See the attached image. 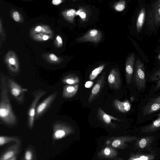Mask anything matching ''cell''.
I'll return each mask as SVG.
<instances>
[{
  "instance_id": "obj_41",
  "label": "cell",
  "mask_w": 160,
  "mask_h": 160,
  "mask_svg": "<svg viewBox=\"0 0 160 160\" xmlns=\"http://www.w3.org/2000/svg\"><path fill=\"white\" fill-rule=\"evenodd\" d=\"M158 59H159V60L160 61V51L159 52V53L158 57Z\"/></svg>"
},
{
  "instance_id": "obj_24",
  "label": "cell",
  "mask_w": 160,
  "mask_h": 160,
  "mask_svg": "<svg viewBox=\"0 0 160 160\" xmlns=\"http://www.w3.org/2000/svg\"><path fill=\"white\" fill-rule=\"evenodd\" d=\"M154 156L150 154H138L132 156L128 160H153Z\"/></svg>"
},
{
  "instance_id": "obj_36",
  "label": "cell",
  "mask_w": 160,
  "mask_h": 160,
  "mask_svg": "<svg viewBox=\"0 0 160 160\" xmlns=\"http://www.w3.org/2000/svg\"><path fill=\"white\" fill-rule=\"evenodd\" d=\"M9 63L12 65H14L16 63L15 60L12 58H11L9 59Z\"/></svg>"
},
{
  "instance_id": "obj_31",
  "label": "cell",
  "mask_w": 160,
  "mask_h": 160,
  "mask_svg": "<svg viewBox=\"0 0 160 160\" xmlns=\"http://www.w3.org/2000/svg\"><path fill=\"white\" fill-rule=\"evenodd\" d=\"M13 16L14 20L18 22L20 20V15L19 13L18 12H14L13 13Z\"/></svg>"
},
{
  "instance_id": "obj_20",
  "label": "cell",
  "mask_w": 160,
  "mask_h": 160,
  "mask_svg": "<svg viewBox=\"0 0 160 160\" xmlns=\"http://www.w3.org/2000/svg\"><path fill=\"white\" fill-rule=\"evenodd\" d=\"M146 10L144 8L141 9L139 13L137 22L136 29L138 32H140L146 18Z\"/></svg>"
},
{
  "instance_id": "obj_28",
  "label": "cell",
  "mask_w": 160,
  "mask_h": 160,
  "mask_svg": "<svg viewBox=\"0 0 160 160\" xmlns=\"http://www.w3.org/2000/svg\"><path fill=\"white\" fill-rule=\"evenodd\" d=\"M66 15L73 20L74 17L76 15V11L74 9H69L67 11Z\"/></svg>"
},
{
  "instance_id": "obj_21",
  "label": "cell",
  "mask_w": 160,
  "mask_h": 160,
  "mask_svg": "<svg viewBox=\"0 0 160 160\" xmlns=\"http://www.w3.org/2000/svg\"><path fill=\"white\" fill-rule=\"evenodd\" d=\"M62 82L68 85L76 84L80 82V79L78 76L74 74L68 75L62 78Z\"/></svg>"
},
{
  "instance_id": "obj_27",
  "label": "cell",
  "mask_w": 160,
  "mask_h": 160,
  "mask_svg": "<svg viewBox=\"0 0 160 160\" xmlns=\"http://www.w3.org/2000/svg\"><path fill=\"white\" fill-rule=\"evenodd\" d=\"M150 78L152 82L157 81L160 80V68L153 73Z\"/></svg>"
},
{
  "instance_id": "obj_32",
  "label": "cell",
  "mask_w": 160,
  "mask_h": 160,
  "mask_svg": "<svg viewBox=\"0 0 160 160\" xmlns=\"http://www.w3.org/2000/svg\"><path fill=\"white\" fill-rule=\"evenodd\" d=\"M93 82L91 81H88L86 82L85 84V86L87 88H90L92 87Z\"/></svg>"
},
{
  "instance_id": "obj_35",
  "label": "cell",
  "mask_w": 160,
  "mask_h": 160,
  "mask_svg": "<svg viewBox=\"0 0 160 160\" xmlns=\"http://www.w3.org/2000/svg\"><path fill=\"white\" fill-rule=\"evenodd\" d=\"M62 2V1L61 0H53L52 1V3L55 5H57Z\"/></svg>"
},
{
  "instance_id": "obj_2",
  "label": "cell",
  "mask_w": 160,
  "mask_h": 160,
  "mask_svg": "<svg viewBox=\"0 0 160 160\" xmlns=\"http://www.w3.org/2000/svg\"><path fill=\"white\" fill-rule=\"evenodd\" d=\"M146 23L149 28L152 30L160 25V0L155 2L149 9Z\"/></svg>"
},
{
  "instance_id": "obj_9",
  "label": "cell",
  "mask_w": 160,
  "mask_h": 160,
  "mask_svg": "<svg viewBox=\"0 0 160 160\" xmlns=\"http://www.w3.org/2000/svg\"><path fill=\"white\" fill-rule=\"evenodd\" d=\"M102 37V33L100 31L92 29L88 31L82 37L78 38L77 40L79 42H90L98 43L101 41Z\"/></svg>"
},
{
  "instance_id": "obj_29",
  "label": "cell",
  "mask_w": 160,
  "mask_h": 160,
  "mask_svg": "<svg viewBox=\"0 0 160 160\" xmlns=\"http://www.w3.org/2000/svg\"><path fill=\"white\" fill-rule=\"evenodd\" d=\"M33 158L32 153L30 150L26 151L24 155L25 160H32Z\"/></svg>"
},
{
  "instance_id": "obj_14",
  "label": "cell",
  "mask_w": 160,
  "mask_h": 160,
  "mask_svg": "<svg viewBox=\"0 0 160 160\" xmlns=\"http://www.w3.org/2000/svg\"><path fill=\"white\" fill-rule=\"evenodd\" d=\"M160 109V95L150 99L144 107L143 115H148Z\"/></svg>"
},
{
  "instance_id": "obj_15",
  "label": "cell",
  "mask_w": 160,
  "mask_h": 160,
  "mask_svg": "<svg viewBox=\"0 0 160 160\" xmlns=\"http://www.w3.org/2000/svg\"><path fill=\"white\" fill-rule=\"evenodd\" d=\"M160 130V113L158 115L157 118L149 124L143 127L141 132L144 133H152Z\"/></svg>"
},
{
  "instance_id": "obj_37",
  "label": "cell",
  "mask_w": 160,
  "mask_h": 160,
  "mask_svg": "<svg viewBox=\"0 0 160 160\" xmlns=\"http://www.w3.org/2000/svg\"><path fill=\"white\" fill-rule=\"evenodd\" d=\"M57 41H58V42L59 43H62V39L60 36H58L57 38Z\"/></svg>"
},
{
  "instance_id": "obj_13",
  "label": "cell",
  "mask_w": 160,
  "mask_h": 160,
  "mask_svg": "<svg viewBox=\"0 0 160 160\" xmlns=\"http://www.w3.org/2000/svg\"><path fill=\"white\" fill-rule=\"evenodd\" d=\"M135 55L131 53L126 60L125 63V75L126 80L127 84L132 82L134 69Z\"/></svg>"
},
{
  "instance_id": "obj_22",
  "label": "cell",
  "mask_w": 160,
  "mask_h": 160,
  "mask_svg": "<svg viewBox=\"0 0 160 160\" xmlns=\"http://www.w3.org/2000/svg\"><path fill=\"white\" fill-rule=\"evenodd\" d=\"M153 137H145L141 138L139 139L137 143L138 148L140 149H144L147 148L153 140Z\"/></svg>"
},
{
  "instance_id": "obj_23",
  "label": "cell",
  "mask_w": 160,
  "mask_h": 160,
  "mask_svg": "<svg viewBox=\"0 0 160 160\" xmlns=\"http://www.w3.org/2000/svg\"><path fill=\"white\" fill-rule=\"evenodd\" d=\"M105 67V64H102L94 69L89 75V79L90 81H92L95 79L99 74Z\"/></svg>"
},
{
  "instance_id": "obj_6",
  "label": "cell",
  "mask_w": 160,
  "mask_h": 160,
  "mask_svg": "<svg viewBox=\"0 0 160 160\" xmlns=\"http://www.w3.org/2000/svg\"><path fill=\"white\" fill-rule=\"evenodd\" d=\"M53 137L55 139L62 138L73 132L74 129L69 124L66 122L58 121L53 124Z\"/></svg>"
},
{
  "instance_id": "obj_4",
  "label": "cell",
  "mask_w": 160,
  "mask_h": 160,
  "mask_svg": "<svg viewBox=\"0 0 160 160\" xmlns=\"http://www.w3.org/2000/svg\"><path fill=\"white\" fill-rule=\"evenodd\" d=\"M8 90L13 98L20 104L25 100V91L21 86L11 78H6Z\"/></svg>"
},
{
  "instance_id": "obj_17",
  "label": "cell",
  "mask_w": 160,
  "mask_h": 160,
  "mask_svg": "<svg viewBox=\"0 0 160 160\" xmlns=\"http://www.w3.org/2000/svg\"><path fill=\"white\" fill-rule=\"evenodd\" d=\"M79 87L78 83L72 85H65L63 87L62 96L65 98H70L74 96Z\"/></svg>"
},
{
  "instance_id": "obj_7",
  "label": "cell",
  "mask_w": 160,
  "mask_h": 160,
  "mask_svg": "<svg viewBox=\"0 0 160 160\" xmlns=\"http://www.w3.org/2000/svg\"><path fill=\"white\" fill-rule=\"evenodd\" d=\"M57 95V92H54L37 106L36 109L35 120H37L43 115L55 100Z\"/></svg>"
},
{
  "instance_id": "obj_18",
  "label": "cell",
  "mask_w": 160,
  "mask_h": 160,
  "mask_svg": "<svg viewBox=\"0 0 160 160\" xmlns=\"http://www.w3.org/2000/svg\"><path fill=\"white\" fill-rule=\"evenodd\" d=\"M19 145L18 142L11 146L2 156L0 160H8L14 156L19 151Z\"/></svg>"
},
{
  "instance_id": "obj_38",
  "label": "cell",
  "mask_w": 160,
  "mask_h": 160,
  "mask_svg": "<svg viewBox=\"0 0 160 160\" xmlns=\"http://www.w3.org/2000/svg\"><path fill=\"white\" fill-rule=\"evenodd\" d=\"M41 30V28L40 26H38L36 28L35 30L37 32H39Z\"/></svg>"
},
{
  "instance_id": "obj_25",
  "label": "cell",
  "mask_w": 160,
  "mask_h": 160,
  "mask_svg": "<svg viewBox=\"0 0 160 160\" xmlns=\"http://www.w3.org/2000/svg\"><path fill=\"white\" fill-rule=\"evenodd\" d=\"M11 142H18V138L15 137L1 136L0 137V145L2 146L7 143Z\"/></svg>"
},
{
  "instance_id": "obj_11",
  "label": "cell",
  "mask_w": 160,
  "mask_h": 160,
  "mask_svg": "<svg viewBox=\"0 0 160 160\" xmlns=\"http://www.w3.org/2000/svg\"><path fill=\"white\" fill-rule=\"evenodd\" d=\"M108 81L111 88L118 90L121 86V80L120 72L118 68H113L108 75Z\"/></svg>"
},
{
  "instance_id": "obj_16",
  "label": "cell",
  "mask_w": 160,
  "mask_h": 160,
  "mask_svg": "<svg viewBox=\"0 0 160 160\" xmlns=\"http://www.w3.org/2000/svg\"><path fill=\"white\" fill-rule=\"evenodd\" d=\"M113 105L117 110L122 113L129 111L131 107L130 103L127 100L120 101L118 99H116L113 101Z\"/></svg>"
},
{
  "instance_id": "obj_33",
  "label": "cell",
  "mask_w": 160,
  "mask_h": 160,
  "mask_svg": "<svg viewBox=\"0 0 160 160\" xmlns=\"http://www.w3.org/2000/svg\"><path fill=\"white\" fill-rule=\"evenodd\" d=\"M49 57L50 59L53 61H56L58 60V58L53 54H51L49 55Z\"/></svg>"
},
{
  "instance_id": "obj_30",
  "label": "cell",
  "mask_w": 160,
  "mask_h": 160,
  "mask_svg": "<svg viewBox=\"0 0 160 160\" xmlns=\"http://www.w3.org/2000/svg\"><path fill=\"white\" fill-rule=\"evenodd\" d=\"M76 15H79L83 20H84L86 19V13L82 9H79L76 12Z\"/></svg>"
},
{
  "instance_id": "obj_12",
  "label": "cell",
  "mask_w": 160,
  "mask_h": 160,
  "mask_svg": "<svg viewBox=\"0 0 160 160\" xmlns=\"http://www.w3.org/2000/svg\"><path fill=\"white\" fill-rule=\"evenodd\" d=\"M97 117L100 122L102 123L106 127H109L112 129L115 128L117 124L112 122V120L121 122L119 119L108 115L101 108H98L97 112Z\"/></svg>"
},
{
  "instance_id": "obj_3",
  "label": "cell",
  "mask_w": 160,
  "mask_h": 160,
  "mask_svg": "<svg viewBox=\"0 0 160 160\" xmlns=\"http://www.w3.org/2000/svg\"><path fill=\"white\" fill-rule=\"evenodd\" d=\"M133 78L138 89L142 90L145 87L146 79L144 66L143 63L139 59L137 60L135 63Z\"/></svg>"
},
{
  "instance_id": "obj_26",
  "label": "cell",
  "mask_w": 160,
  "mask_h": 160,
  "mask_svg": "<svg viewBox=\"0 0 160 160\" xmlns=\"http://www.w3.org/2000/svg\"><path fill=\"white\" fill-rule=\"evenodd\" d=\"M126 2L125 0H121L116 2L114 5L113 8L118 12H121L125 8Z\"/></svg>"
},
{
  "instance_id": "obj_40",
  "label": "cell",
  "mask_w": 160,
  "mask_h": 160,
  "mask_svg": "<svg viewBox=\"0 0 160 160\" xmlns=\"http://www.w3.org/2000/svg\"><path fill=\"white\" fill-rule=\"evenodd\" d=\"M16 158L15 156L8 160H16Z\"/></svg>"
},
{
  "instance_id": "obj_1",
  "label": "cell",
  "mask_w": 160,
  "mask_h": 160,
  "mask_svg": "<svg viewBox=\"0 0 160 160\" xmlns=\"http://www.w3.org/2000/svg\"><path fill=\"white\" fill-rule=\"evenodd\" d=\"M0 120L8 125H15L17 124L18 120L12 110L10 103L7 78L2 74L0 76Z\"/></svg>"
},
{
  "instance_id": "obj_34",
  "label": "cell",
  "mask_w": 160,
  "mask_h": 160,
  "mask_svg": "<svg viewBox=\"0 0 160 160\" xmlns=\"http://www.w3.org/2000/svg\"><path fill=\"white\" fill-rule=\"evenodd\" d=\"M154 89L155 90H158L160 89V80L157 82Z\"/></svg>"
},
{
  "instance_id": "obj_10",
  "label": "cell",
  "mask_w": 160,
  "mask_h": 160,
  "mask_svg": "<svg viewBox=\"0 0 160 160\" xmlns=\"http://www.w3.org/2000/svg\"><path fill=\"white\" fill-rule=\"evenodd\" d=\"M109 142V146L114 148L124 149L127 146L126 143L137 139L136 136H123L114 137Z\"/></svg>"
},
{
  "instance_id": "obj_8",
  "label": "cell",
  "mask_w": 160,
  "mask_h": 160,
  "mask_svg": "<svg viewBox=\"0 0 160 160\" xmlns=\"http://www.w3.org/2000/svg\"><path fill=\"white\" fill-rule=\"evenodd\" d=\"M105 82V72H103L92 88L88 100L90 103L96 99L101 92Z\"/></svg>"
},
{
  "instance_id": "obj_5",
  "label": "cell",
  "mask_w": 160,
  "mask_h": 160,
  "mask_svg": "<svg viewBox=\"0 0 160 160\" xmlns=\"http://www.w3.org/2000/svg\"><path fill=\"white\" fill-rule=\"evenodd\" d=\"M47 92L46 91L38 90L33 93L34 99L29 108L28 112V123L30 128H32L33 126L38 103L40 99Z\"/></svg>"
},
{
  "instance_id": "obj_39",
  "label": "cell",
  "mask_w": 160,
  "mask_h": 160,
  "mask_svg": "<svg viewBox=\"0 0 160 160\" xmlns=\"http://www.w3.org/2000/svg\"><path fill=\"white\" fill-rule=\"evenodd\" d=\"M48 38V36L46 35H44L43 37V39L44 40H46Z\"/></svg>"
},
{
  "instance_id": "obj_19",
  "label": "cell",
  "mask_w": 160,
  "mask_h": 160,
  "mask_svg": "<svg viewBox=\"0 0 160 160\" xmlns=\"http://www.w3.org/2000/svg\"><path fill=\"white\" fill-rule=\"evenodd\" d=\"M118 153L117 151L114 148L109 146L105 147L100 151L98 156L102 158H110L115 157Z\"/></svg>"
}]
</instances>
